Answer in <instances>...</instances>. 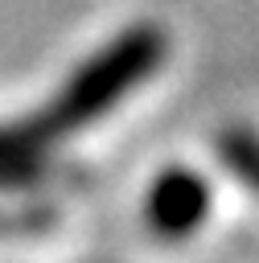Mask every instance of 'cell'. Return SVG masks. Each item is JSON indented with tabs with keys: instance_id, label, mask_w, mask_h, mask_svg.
Instances as JSON below:
<instances>
[{
	"instance_id": "obj_1",
	"label": "cell",
	"mask_w": 259,
	"mask_h": 263,
	"mask_svg": "<svg viewBox=\"0 0 259 263\" xmlns=\"http://www.w3.org/2000/svg\"><path fill=\"white\" fill-rule=\"evenodd\" d=\"M164 53H169V37L156 25H127L115 41H107L99 53H90L41 111L0 127V173L33 164L37 152L74 136L90 119L107 115L127 90H136L144 78H152V70L164 62Z\"/></svg>"
},
{
	"instance_id": "obj_2",
	"label": "cell",
	"mask_w": 259,
	"mask_h": 263,
	"mask_svg": "<svg viewBox=\"0 0 259 263\" xmlns=\"http://www.w3.org/2000/svg\"><path fill=\"white\" fill-rule=\"evenodd\" d=\"M210 205H214L210 181L197 168L173 164V168L156 173V181L148 185L144 218H148V226H152L156 238L181 242V238H189V234L201 230V222L210 218Z\"/></svg>"
},
{
	"instance_id": "obj_3",
	"label": "cell",
	"mask_w": 259,
	"mask_h": 263,
	"mask_svg": "<svg viewBox=\"0 0 259 263\" xmlns=\"http://www.w3.org/2000/svg\"><path fill=\"white\" fill-rule=\"evenodd\" d=\"M218 156L222 164L259 197V136L247 127H226L218 136Z\"/></svg>"
}]
</instances>
